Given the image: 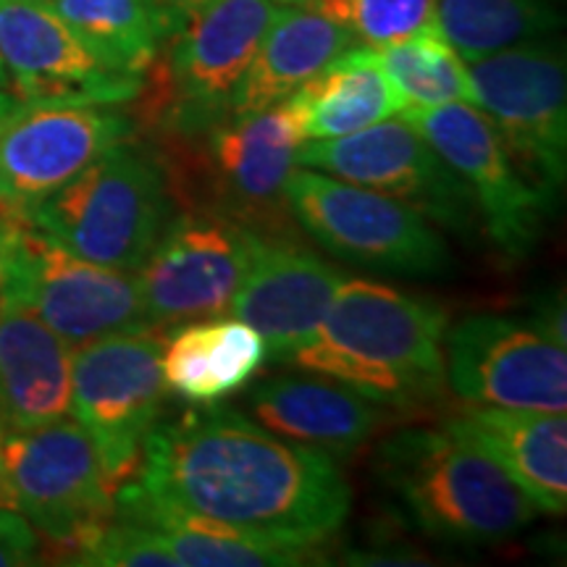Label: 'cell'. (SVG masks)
I'll list each match as a JSON object with an SVG mask.
<instances>
[{
	"instance_id": "obj_1",
	"label": "cell",
	"mask_w": 567,
	"mask_h": 567,
	"mask_svg": "<svg viewBox=\"0 0 567 567\" xmlns=\"http://www.w3.org/2000/svg\"><path fill=\"white\" fill-rule=\"evenodd\" d=\"M140 484L255 542L302 551L334 536L352 505L329 455L218 405L153 429Z\"/></svg>"
},
{
	"instance_id": "obj_2",
	"label": "cell",
	"mask_w": 567,
	"mask_h": 567,
	"mask_svg": "<svg viewBox=\"0 0 567 567\" xmlns=\"http://www.w3.org/2000/svg\"><path fill=\"white\" fill-rule=\"evenodd\" d=\"M446 313L439 305L368 279H344L313 342L295 354L381 408L410 410L442 396Z\"/></svg>"
},
{
	"instance_id": "obj_3",
	"label": "cell",
	"mask_w": 567,
	"mask_h": 567,
	"mask_svg": "<svg viewBox=\"0 0 567 567\" xmlns=\"http://www.w3.org/2000/svg\"><path fill=\"white\" fill-rule=\"evenodd\" d=\"M375 467L410 520L442 542H505L538 515L528 494L452 421L389 436Z\"/></svg>"
},
{
	"instance_id": "obj_4",
	"label": "cell",
	"mask_w": 567,
	"mask_h": 567,
	"mask_svg": "<svg viewBox=\"0 0 567 567\" xmlns=\"http://www.w3.org/2000/svg\"><path fill=\"white\" fill-rule=\"evenodd\" d=\"M24 216L90 264L137 271L168 224L172 195L161 161L126 140Z\"/></svg>"
},
{
	"instance_id": "obj_5",
	"label": "cell",
	"mask_w": 567,
	"mask_h": 567,
	"mask_svg": "<svg viewBox=\"0 0 567 567\" xmlns=\"http://www.w3.org/2000/svg\"><path fill=\"white\" fill-rule=\"evenodd\" d=\"M0 295L32 310L71 350L151 329L134 271L90 264L6 205H0Z\"/></svg>"
},
{
	"instance_id": "obj_6",
	"label": "cell",
	"mask_w": 567,
	"mask_h": 567,
	"mask_svg": "<svg viewBox=\"0 0 567 567\" xmlns=\"http://www.w3.org/2000/svg\"><path fill=\"white\" fill-rule=\"evenodd\" d=\"M289 216L347 264L381 274L431 276L452 258L439 231L410 205L297 166L287 182Z\"/></svg>"
},
{
	"instance_id": "obj_7",
	"label": "cell",
	"mask_w": 567,
	"mask_h": 567,
	"mask_svg": "<svg viewBox=\"0 0 567 567\" xmlns=\"http://www.w3.org/2000/svg\"><path fill=\"white\" fill-rule=\"evenodd\" d=\"M473 105L492 118L520 174L555 205L567 176V71L555 42L520 45L465 61Z\"/></svg>"
},
{
	"instance_id": "obj_8",
	"label": "cell",
	"mask_w": 567,
	"mask_h": 567,
	"mask_svg": "<svg viewBox=\"0 0 567 567\" xmlns=\"http://www.w3.org/2000/svg\"><path fill=\"white\" fill-rule=\"evenodd\" d=\"M3 465L11 507L66 557L116 517V488L76 421L6 431Z\"/></svg>"
},
{
	"instance_id": "obj_9",
	"label": "cell",
	"mask_w": 567,
	"mask_h": 567,
	"mask_svg": "<svg viewBox=\"0 0 567 567\" xmlns=\"http://www.w3.org/2000/svg\"><path fill=\"white\" fill-rule=\"evenodd\" d=\"M155 329L111 334L76 347L71 413L90 436L113 488L134 476L158 421L166 381Z\"/></svg>"
},
{
	"instance_id": "obj_10",
	"label": "cell",
	"mask_w": 567,
	"mask_h": 567,
	"mask_svg": "<svg viewBox=\"0 0 567 567\" xmlns=\"http://www.w3.org/2000/svg\"><path fill=\"white\" fill-rule=\"evenodd\" d=\"M279 6V0H213L174 34L153 103L174 137L195 140L229 116Z\"/></svg>"
},
{
	"instance_id": "obj_11",
	"label": "cell",
	"mask_w": 567,
	"mask_h": 567,
	"mask_svg": "<svg viewBox=\"0 0 567 567\" xmlns=\"http://www.w3.org/2000/svg\"><path fill=\"white\" fill-rule=\"evenodd\" d=\"M258 239L260 234L205 208L172 218L134 271L147 326L168 329L226 313Z\"/></svg>"
},
{
	"instance_id": "obj_12",
	"label": "cell",
	"mask_w": 567,
	"mask_h": 567,
	"mask_svg": "<svg viewBox=\"0 0 567 567\" xmlns=\"http://www.w3.org/2000/svg\"><path fill=\"white\" fill-rule=\"evenodd\" d=\"M200 145L205 210L221 213L255 234L281 229L287 216V182L308 142L292 101L255 113H229L208 126ZM264 237V234H260Z\"/></svg>"
},
{
	"instance_id": "obj_13",
	"label": "cell",
	"mask_w": 567,
	"mask_h": 567,
	"mask_svg": "<svg viewBox=\"0 0 567 567\" xmlns=\"http://www.w3.org/2000/svg\"><path fill=\"white\" fill-rule=\"evenodd\" d=\"M400 116L465 182L496 250L513 260L526 258L542 239L555 205L520 174L492 118L473 103L405 109Z\"/></svg>"
},
{
	"instance_id": "obj_14",
	"label": "cell",
	"mask_w": 567,
	"mask_h": 567,
	"mask_svg": "<svg viewBox=\"0 0 567 567\" xmlns=\"http://www.w3.org/2000/svg\"><path fill=\"white\" fill-rule=\"evenodd\" d=\"M297 166L405 203L444 229L467 231L476 226L478 210L465 182L405 116L384 118L347 137L305 142Z\"/></svg>"
},
{
	"instance_id": "obj_15",
	"label": "cell",
	"mask_w": 567,
	"mask_h": 567,
	"mask_svg": "<svg viewBox=\"0 0 567 567\" xmlns=\"http://www.w3.org/2000/svg\"><path fill=\"white\" fill-rule=\"evenodd\" d=\"M444 375L471 408L567 410V347L515 318L471 316L446 329Z\"/></svg>"
},
{
	"instance_id": "obj_16",
	"label": "cell",
	"mask_w": 567,
	"mask_h": 567,
	"mask_svg": "<svg viewBox=\"0 0 567 567\" xmlns=\"http://www.w3.org/2000/svg\"><path fill=\"white\" fill-rule=\"evenodd\" d=\"M132 132L111 105H17L0 124V205L24 213Z\"/></svg>"
},
{
	"instance_id": "obj_17",
	"label": "cell",
	"mask_w": 567,
	"mask_h": 567,
	"mask_svg": "<svg viewBox=\"0 0 567 567\" xmlns=\"http://www.w3.org/2000/svg\"><path fill=\"white\" fill-rule=\"evenodd\" d=\"M0 59L24 103L116 105L140 80L103 66L48 0H0Z\"/></svg>"
},
{
	"instance_id": "obj_18",
	"label": "cell",
	"mask_w": 567,
	"mask_h": 567,
	"mask_svg": "<svg viewBox=\"0 0 567 567\" xmlns=\"http://www.w3.org/2000/svg\"><path fill=\"white\" fill-rule=\"evenodd\" d=\"M344 279L339 268L318 255L260 237L229 313L264 337L268 358L292 363L295 354L316 339Z\"/></svg>"
},
{
	"instance_id": "obj_19",
	"label": "cell",
	"mask_w": 567,
	"mask_h": 567,
	"mask_svg": "<svg viewBox=\"0 0 567 567\" xmlns=\"http://www.w3.org/2000/svg\"><path fill=\"white\" fill-rule=\"evenodd\" d=\"M252 421L289 442L329 455H352L384 421L381 405L334 379L276 375L250 392Z\"/></svg>"
},
{
	"instance_id": "obj_20",
	"label": "cell",
	"mask_w": 567,
	"mask_h": 567,
	"mask_svg": "<svg viewBox=\"0 0 567 567\" xmlns=\"http://www.w3.org/2000/svg\"><path fill=\"white\" fill-rule=\"evenodd\" d=\"M74 350L32 310L0 295V421L38 429L71 413Z\"/></svg>"
},
{
	"instance_id": "obj_21",
	"label": "cell",
	"mask_w": 567,
	"mask_h": 567,
	"mask_svg": "<svg viewBox=\"0 0 567 567\" xmlns=\"http://www.w3.org/2000/svg\"><path fill=\"white\" fill-rule=\"evenodd\" d=\"M354 45L360 42L350 27L313 6H279L229 113L266 111L289 101L305 82Z\"/></svg>"
},
{
	"instance_id": "obj_22",
	"label": "cell",
	"mask_w": 567,
	"mask_h": 567,
	"mask_svg": "<svg viewBox=\"0 0 567 567\" xmlns=\"http://www.w3.org/2000/svg\"><path fill=\"white\" fill-rule=\"evenodd\" d=\"M484 446L515 481L538 513L567 509V417L538 410L471 408L452 421Z\"/></svg>"
},
{
	"instance_id": "obj_23",
	"label": "cell",
	"mask_w": 567,
	"mask_h": 567,
	"mask_svg": "<svg viewBox=\"0 0 567 567\" xmlns=\"http://www.w3.org/2000/svg\"><path fill=\"white\" fill-rule=\"evenodd\" d=\"M268 360L266 342L239 318H200L182 323L161 347L166 389L193 405H218L247 386Z\"/></svg>"
},
{
	"instance_id": "obj_24",
	"label": "cell",
	"mask_w": 567,
	"mask_h": 567,
	"mask_svg": "<svg viewBox=\"0 0 567 567\" xmlns=\"http://www.w3.org/2000/svg\"><path fill=\"white\" fill-rule=\"evenodd\" d=\"M116 517L151 526L179 559V567H292L308 551L255 542L237 528L163 499L140 481H124L113 496Z\"/></svg>"
},
{
	"instance_id": "obj_25",
	"label": "cell",
	"mask_w": 567,
	"mask_h": 567,
	"mask_svg": "<svg viewBox=\"0 0 567 567\" xmlns=\"http://www.w3.org/2000/svg\"><path fill=\"white\" fill-rule=\"evenodd\" d=\"M289 101L300 113L308 140L347 137L405 111V101L368 45L339 55Z\"/></svg>"
},
{
	"instance_id": "obj_26",
	"label": "cell",
	"mask_w": 567,
	"mask_h": 567,
	"mask_svg": "<svg viewBox=\"0 0 567 567\" xmlns=\"http://www.w3.org/2000/svg\"><path fill=\"white\" fill-rule=\"evenodd\" d=\"M103 66L140 80L155 63L161 30L147 0H48Z\"/></svg>"
},
{
	"instance_id": "obj_27",
	"label": "cell",
	"mask_w": 567,
	"mask_h": 567,
	"mask_svg": "<svg viewBox=\"0 0 567 567\" xmlns=\"http://www.w3.org/2000/svg\"><path fill=\"white\" fill-rule=\"evenodd\" d=\"M439 30L463 61L538 40L559 17L549 0H439Z\"/></svg>"
},
{
	"instance_id": "obj_28",
	"label": "cell",
	"mask_w": 567,
	"mask_h": 567,
	"mask_svg": "<svg viewBox=\"0 0 567 567\" xmlns=\"http://www.w3.org/2000/svg\"><path fill=\"white\" fill-rule=\"evenodd\" d=\"M381 69L405 101V109H431L444 103H473L467 66L442 30L373 48Z\"/></svg>"
},
{
	"instance_id": "obj_29",
	"label": "cell",
	"mask_w": 567,
	"mask_h": 567,
	"mask_svg": "<svg viewBox=\"0 0 567 567\" xmlns=\"http://www.w3.org/2000/svg\"><path fill=\"white\" fill-rule=\"evenodd\" d=\"M66 563L90 567H179V559L158 530L124 517H113L101 534L74 551Z\"/></svg>"
},
{
	"instance_id": "obj_30",
	"label": "cell",
	"mask_w": 567,
	"mask_h": 567,
	"mask_svg": "<svg viewBox=\"0 0 567 567\" xmlns=\"http://www.w3.org/2000/svg\"><path fill=\"white\" fill-rule=\"evenodd\" d=\"M436 6L439 0H352L347 27L363 45L384 48L439 27Z\"/></svg>"
},
{
	"instance_id": "obj_31",
	"label": "cell",
	"mask_w": 567,
	"mask_h": 567,
	"mask_svg": "<svg viewBox=\"0 0 567 567\" xmlns=\"http://www.w3.org/2000/svg\"><path fill=\"white\" fill-rule=\"evenodd\" d=\"M40 555L38 530L13 507H0V567L34 565Z\"/></svg>"
},
{
	"instance_id": "obj_32",
	"label": "cell",
	"mask_w": 567,
	"mask_h": 567,
	"mask_svg": "<svg viewBox=\"0 0 567 567\" xmlns=\"http://www.w3.org/2000/svg\"><path fill=\"white\" fill-rule=\"evenodd\" d=\"M147 3L155 13V21H158L161 38L166 40L174 38L197 11H203L213 0H147Z\"/></svg>"
},
{
	"instance_id": "obj_33",
	"label": "cell",
	"mask_w": 567,
	"mask_h": 567,
	"mask_svg": "<svg viewBox=\"0 0 567 567\" xmlns=\"http://www.w3.org/2000/svg\"><path fill=\"white\" fill-rule=\"evenodd\" d=\"M530 323H534L544 337H549L551 342L565 347V300H563V295L551 297L549 302L538 305V316Z\"/></svg>"
},
{
	"instance_id": "obj_34",
	"label": "cell",
	"mask_w": 567,
	"mask_h": 567,
	"mask_svg": "<svg viewBox=\"0 0 567 567\" xmlns=\"http://www.w3.org/2000/svg\"><path fill=\"white\" fill-rule=\"evenodd\" d=\"M6 423L0 421V507H11V494L6 486V465H3V444H6Z\"/></svg>"
},
{
	"instance_id": "obj_35",
	"label": "cell",
	"mask_w": 567,
	"mask_h": 567,
	"mask_svg": "<svg viewBox=\"0 0 567 567\" xmlns=\"http://www.w3.org/2000/svg\"><path fill=\"white\" fill-rule=\"evenodd\" d=\"M17 101H13V97H9V95H6V92H0V124H3L6 122V118H9L11 116V111L13 109H17Z\"/></svg>"
},
{
	"instance_id": "obj_36",
	"label": "cell",
	"mask_w": 567,
	"mask_h": 567,
	"mask_svg": "<svg viewBox=\"0 0 567 567\" xmlns=\"http://www.w3.org/2000/svg\"><path fill=\"white\" fill-rule=\"evenodd\" d=\"M9 84H11V80H9V71H6V63H3V59H0V90L9 87Z\"/></svg>"
}]
</instances>
